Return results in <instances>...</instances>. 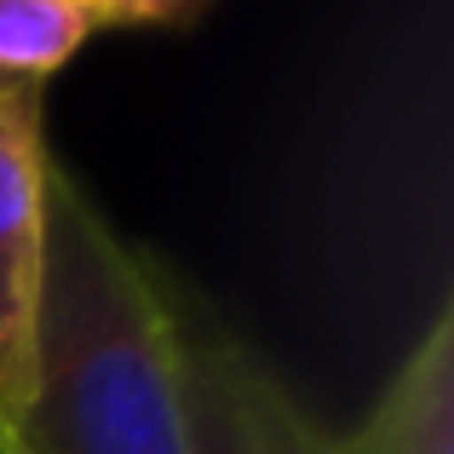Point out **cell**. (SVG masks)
Segmentation results:
<instances>
[{
	"label": "cell",
	"mask_w": 454,
	"mask_h": 454,
	"mask_svg": "<svg viewBox=\"0 0 454 454\" xmlns=\"http://www.w3.org/2000/svg\"><path fill=\"white\" fill-rule=\"evenodd\" d=\"M328 454H454V310L437 305L363 426L328 437Z\"/></svg>",
	"instance_id": "277c9868"
},
{
	"label": "cell",
	"mask_w": 454,
	"mask_h": 454,
	"mask_svg": "<svg viewBox=\"0 0 454 454\" xmlns=\"http://www.w3.org/2000/svg\"><path fill=\"white\" fill-rule=\"evenodd\" d=\"M6 437L18 454H196L184 328L155 270L64 167L46 196L29 391Z\"/></svg>",
	"instance_id": "6da1fadb"
},
{
	"label": "cell",
	"mask_w": 454,
	"mask_h": 454,
	"mask_svg": "<svg viewBox=\"0 0 454 454\" xmlns=\"http://www.w3.org/2000/svg\"><path fill=\"white\" fill-rule=\"evenodd\" d=\"M92 23L64 0H0V81L41 87L87 46Z\"/></svg>",
	"instance_id": "5b68a950"
},
{
	"label": "cell",
	"mask_w": 454,
	"mask_h": 454,
	"mask_svg": "<svg viewBox=\"0 0 454 454\" xmlns=\"http://www.w3.org/2000/svg\"><path fill=\"white\" fill-rule=\"evenodd\" d=\"M184 391L196 454H328L317 420L231 333L184 328Z\"/></svg>",
	"instance_id": "3957f363"
},
{
	"label": "cell",
	"mask_w": 454,
	"mask_h": 454,
	"mask_svg": "<svg viewBox=\"0 0 454 454\" xmlns=\"http://www.w3.org/2000/svg\"><path fill=\"white\" fill-rule=\"evenodd\" d=\"M92 29H178L196 23L213 0H64Z\"/></svg>",
	"instance_id": "8992f818"
},
{
	"label": "cell",
	"mask_w": 454,
	"mask_h": 454,
	"mask_svg": "<svg viewBox=\"0 0 454 454\" xmlns=\"http://www.w3.org/2000/svg\"><path fill=\"white\" fill-rule=\"evenodd\" d=\"M0 454H18V449H12V437H6V426H0Z\"/></svg>",
	"instance_id": "52a82bcc"
},
{
	"label": "cell",
	"mask_w": 454,
	"mask_h": 454,
	"mask_svg": "<svg viewBox=\"0 0 454 454\" xmlns=\"http://www.w3.org/2000/svg\"><path fill=\"white\" fill-rule=\"evenodd\" d=\"M52 167L41 87H6L0 92V426H12L29 391Z\"/></svg>",
	"instance_id": "7a4b0ae2"
},
{
	"label": "cell",
	"mask_w": 454,
	"mask_h": 454,
	"mask_svg": "<svg viewBox=\"0 0 454 454\" xmlns=\"http://www.w3.org/2000/svg\"><path fill=\"white\" fill-rule=\"evenodd\" d=\"M6 87H23V81H0V92H6Z\"/></svg>",
	"instance_id": "ba28073f"
}]
</instances>
